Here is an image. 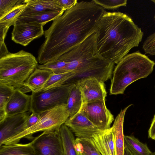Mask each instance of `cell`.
<instances>
[{
    "label": "cell",
    "instance_id": "f35d334b",
    "mask_svg": "<svg viewBox=\"0 0 155 155\" xmlns=\"http://www.w3.org/2000/svg\"><path fill=\"white\" fill-rule=\"evenodd\" d=\"M77 152H78V155H82L79 152H78V151H77Z\"/></svg>",
    "mask_w": 155,
    "mask_h": 155
},
{
    "label": "cell",
    "instance_id": "2e32d148",
    "mask_svg": "<svg viewBox=\"0 0 155 155\" xmlns=\"http://www.w3.org/2000/svg\"><path fill=\"white\" fill-rule=\"evenodd\" d=\"M27 6L20 15L49 11H64L56 0H24Z\"/></svg>",
    "mask_w": 155,
    "mask_h": 155
},
{
    "label": "cell",
    "instance_id": "277c9868",
    "mask_svg": "<svg viewBox=\"0 0 155 155\" xmlns=\"http://www.w3.org/2000/svg\"><path fill=\"white\" fill-rule=\"evenodd\" d=\"M38 64L35 57L28 52L10 53L0 58V83L20 89Z\"/></svg>",
    "mask_w": 155,
    "mask_h": 155
},
{
    "label": "cell",
    "instance_id": "d6a6232c",
    "mask_svg": "<svg viewBox=\"0 0 155 155\" xmlns=\"http://www.w3.org/2000/svg\"><path fill=\"white\" fill-rule=\"evenodd\" d=\"M10 53L8 51L5 41L0 42V58L6 56Z\"/></svg>",
    "mask_w": 155,
    "mask_h": 155
},
{
    "label": "cell",
    "instance_id": "ac0fdd59",
    "mask_svg": "<svg viewBox=\"0 0 155 155\" xmlns=\"http://www.w3.org/2000/svg\"><path fill=\"white\" fill-rule=\"evenodd\" d=\"M64 11H49L34 13L26 15H20L17 19L28 23L45 25L62 15Z\"/></svg>",
    "mask_w": 155,
    "mask_h": 155
},
{
    "label": "cell",
    "instance_id": "7c38bea8",
    "mask_svg": "<svg viewBox=\"0 0 155 155\" xmlns=\"http://www.w3.org/2000/svg\"><path fill=\"white\" fill-rule=\"evenodd\" d=\"M64 124L78 138L90 139L94 134L104 131L99 129L80 112L68 118Z\"/></svg>",
    "mask_w": 155,
    "mask_h": 155
},
{
    "label": "cell",
    "instance_id": "e0dca14e",
    "mask_svg": "<svg viewBox=\"0 0 155 155\" xmlns=\"http://www.w3.org/2000/svg\"><path fill=\"white\" fill-rule=\"evenodd\" d=\"M132 104H130L122 109L116 117L111 127L114 135L115 155H123L124 143V122L127 109Z\"/></svg>",
    "mask_w": 155,
    "mask_h": 155
},
{
    "label": "cell",
    "instance_id": "d590c367",
    "mask_svg": "<svg viewBox=\"0 0 155 155\" xmlns=\"http://www.w3.org/2000/svg\"><path fill=\"white\" fill-rule=\"evenodd\" d=\"M123 155H132L129 150L125 147L124 149Z\"/></svg>",
    "mask_w": 155,
    "mask_h": 155
},
{
    "label": "cell",
    "instance_id": "60d3db41",
    "mask_svg": "<svg viewBox=\"0 0 155 155\" xmlns=\"http://www.w3.org/2000/svg\"></svg>",
    "mask_w": 155,
    "mask_h": 155
},
{
    "label": "cell",
    "instance_id": "e575fe53",
    "mask_svg": "<svg viewBox=\"0 0 155 155\" xmlns=\"http://www.w3.org/2000/svg\"><path fill=\"white\" fill-rule=\"evenodd\" d=\"M155 128V114L151 121L150 127L149 128L150 129H152Z\"/></svg>",
    "mask_w": 155,
    "mask_h": 155
},
{
    "label": "cell",
    "instance_id": "52a82bcc",
    "mask_svg": "<svg viewBox=\"0 0 155 155\" xmlns=\"http://www.w3.org/2000/svg\"><path fill=\"white\" fill-rule=\"evenodd\" d=\"M105 100H97L82 104V113L100 130H108L114 120L113 115L106 106Z\"/></svg>",
    "mask_w": 155,
    "mask_h": 155
},
{
    "label": "cell",
    "instance_id": "836d02e7",
    "mask_svg": "<svg viewBox=\"0 0 155 155\" xmlns=\"http://www.w3.org/2000/svg\"><path fill=\"white\" fill-rule=\"evenodd\" d=\"M149 138L153 140H155V128L153 129L148 131Z\"/></svg>",
    "mask_w": 155,
    "mask_h": 155
},
{
    "label": "cell",
    "instance_id": "6da1fadb",
    "mask_svg": "<svg viewBox=\"0 0 155 155\" xmlns=\"http://www.w3.org/2000/svg\"><path fill=\"white\" fill-rule=\"evenodd\" d=\"M104 12L92 1H82L53 21L44 32L37 58L39 64L57 59L97 31Z\"/></svg>",
    "mask_w": 155,
    "mask_h": 155
},
{
    "label": "cell",
    "instance_id": "603a6c76",
    "mask_svg": "<svg viewBox=\"0 0 155 155\" xmlns=\"http://www.w3.org/2000/svg\"><path fill=\"white\" fill-rule=\"evenodd\" d=\"M75 73V72H70L60 74H52L45 83L41 91L64 84L67 80L74 75Z\"/></svg>",
    "mask_w": 155,
    "mask_h": 155
},
{
    "label": "cell",
    "instance_id": "ffe728a7",
    "mask_svg": "<svg viewBox=\"0 0 155 155\" xmlns=\"http://www.w3.org/2000/svg\"><path fill=\"white\" fill-rule=\"evenodd\" d=\"M59 133L62 142L64 155H78L74 134L64 124L61 127Z\"/></svg>",
    "mask_w": 155,
    "mask_h": 155
},
{
    "label": "cell",
    "instance_id": "9c48e42d",
    "mask_svg": "<svg viewBox=\"0 0 155 155\" xmlns=\"http://www.w3.org/2000/svg\"><path fill=\"white\" fill-rule=\"evenodd\" d=\"M44 25L17 19L11 33L12 40L16 43L26 46L34 40L44 34Z\"/></svg>",
    "mask_w": 155,
    "mask_h": 155
},
{
    "label": "cell",
    "instance_id": "484cf974",
    "mask_svg": "<svg viewBox=\"0 0 155 155\" xmlns=\"http://www.w3.org/2000/svg\"><path fill=\"white\" fill-rule=\"evenodd\" d=\"M26 6V3L17 6L3 17L0 18V24L9 27L13 25L18 17L25 10Z\"/></svg>",
    "mask_w": 155,
    "mask_h": 155
},
{
    "label": "cell",
    "instance_id": "8fae6325",
    "mask_svg": "<svg viewBox=\"0 0 155 155\" xmlns=\"http://www.w3.org/2000/svg\"><path fill=\"white\" fill-rule=\"evenodd\" d=\"M31 110L15 115L7 117L0 122V146L5 142L24 131L26 121L31 113Z\"/></svg>",
    "mask_w": 155,
    "mask_h": 155
},
{
    "label": "cell",
    "instance_id": "4316f807",
    "mask_svg": "<svg viewBox=\"0 0 155 155\" xmlns=\"http://www.w3.org/2000/svg\"><path fill=\"white\" fill-rule=\"evenodd\" d=\"M24 0H0V18L17 6L24 4Z\"/></svg>",
    "mask_w": 155,
    "mask_h": 155
},
{
    "label": "cell",
    "instance_id": "83f0119b",
    "mask_svg": "<svg viewBox=\"0 0 155 155\" xmlns=\"http://www.w3.org/2000/svg\"><path fill=\"white\" fill-rule=\"evenodd\" d=\"M92 1L104 9H114L121 6H126L127 0H93Z\"/></svg>",
    "mask_w": 155,
    "mask_h": 155
},
{
    "label": "cell",
    "instance_id": "74e56055",
    "mask_svg": "<svg viewBox=\"0 0 155 155\" xmlns=\"http://www.w3.org/2000/svg\"><path fill=\"white\" fill-rule=\"evenodd\" d=\"M151 1L155 4V0H151Z\"/></svg>",
    "mask_w": 155,
    "mask_h": 155
},
{
    "label": "cell",
    "instance_id": "5bb4252c",
    "mask_svg": "<svg viewBox=\"0 0 155 155\" xmlns=\"http://www.w3.org/2000/svg\"><path fill=\"white\" fill-rule=\"evenodd\" d=\"M52 74L49 70L37 68L20 90L24 93L30 91L34 93L40 92Z\"/></svg>",
    "mask_w": 155,
    "mask_h": 155
},
{
    "label": "cell",
    "instance_id": "7402d4cb",
    "mask_svg": "<svg viewBox=\"0 0 155 155\" xmlns=\"http://www.w3.org/2000/svg\"><path fill=\"white\" fill-rule=\"evenodd\" d=\"M124 147L132 155H150L152 153L147 144L141 142L134 136H124Z\"/></svg>",
    "mask_w": 155,
    "mask_h": 155
},
{
    "label": "cell",
    "instance_id": "9a60e30c",
    "mask_svg": "<svg viewBox=\"0 0 155 155\" xmlns=\"http://www.w3.org/2000/svg\"><path fill=\"white\" fill-rule=\"evenodd\" d=\"M89 139L102 155H115L114 135L111 127L94 134Z\"/></svg>",
    "mask_w": 155,
    "mask_h": 155
},
{
    "label": "cell",
    "instance_id": "44dd1931",
    "mask_svg": "<svg viewBox=\"0 0 155 155\" xmlns=\"http://www.w3.org/2000/svg\"><path fill=\"white\" fill-rule=\"evenodd\" d=\"M66 105L69 118L74 117L80 111L82 105V95L75 84H74L71 91Z\"/></svg>",
    "mask_w": 155,
    "mask_h": 155
},
{
    "label": "cell",
    "instance_id": "1f68e13d",
    "mask_svg": "<svg viewBox=\"0 0 155 155\" xmlns=\"http://www.w3.org/2000/svg\"><path fill=\"white\" fill-rule=\"evenodd\" d=\"M9 27L0 24V42H4Z\"/></svg>",
    "mask_w": 155,
    "mask_h": 155
},
{
    "label": "cell",
    "instance_id": "8992f818",
    "mask_svg": "<svg viewBox=\"0 0 155 155\" xmlns=\"http://www.w3.org/2000/svg\"><path fill=\"white\" fill-rule=\"evenodd\" d=\"M74 84L61 86L37 93L32 92L31 111L41 114L57 106L66 104Z\"/></svg>",
    "mask_w": 155,
    "mask_h": 155
},
{
    "label": "cell",
    "instance_id": "ab89813d",
    "mask_svg": "<svg viewBox=\"0 0 155 155\" xmlns=\"http://www.w3.org/2000/svg\"><path fill=\"white\" fill-rule=\"evenodd\" d=\"M154 19H155V16H154Z\"/></svg>",
    "mask_w": 155,
    "mask_h": 155
},
{
    "label": "cell",
    "instance_id": "8d00e7d4",
    "mask_svg": "<svg viewBox=\"0 0 155 155\" xmlns=\"http://www.w3.org/2000/svg\"><path fill=\"white\" fill-rule=\"evenodd\" d=\"M150 155H155V151L151 153Z\"/></svg>",
    "mask_w": 155,
    "mask_h": 155
},
{
    "label": "cell",
    "instance_id": "cb8c5ba5",
    "mask_svg": "<svg viewBox=\"0 0 155 155\" xmlns=\"http://www.w3.org/2000/svg\"><path fill=\"white\" fill-rule=\"evenodd\" d=\"M75 142L77 151L82 155H102L89 139L77 138Z\"/></svg>",
    "mask_w": 155,
    "mask_h": 155
},
{
    "label": "cell",
    "instance_id": "ba28073f",
    "mask_svg": "<svg viewBox=\"0 0 155 155\" xmlns=\"http://www.w3.org/2000/svg\"><path fill=\"white\" fill-rule=\"evenodd\" d=\"M32 141L33 145L38 155H64L59 130L43 132Z\"/></svg>",
    "mask_w": 155,
    "mask_h": 155
},
{
    "label": "cell",
    "instance_id": "7a4b0ae2",
    "mask_svg": "<svg viewBox=\"0 0 155 155\" xmlns=\"http://www.w3.org/2000/svg\"><path fill=\"white\" fill-rule=\"evenodd\" d=\"M96 47L104 59L117 64L142 41L143 32L130 16L105 11L97 30Z\"/></svg>",
    "mask_w": 155,
    "mask_h": 155
},
{
    "label": "cell",
    "instance_id": "5b68a950",
    "mask_svg": "<svg viewBox=\"0 0 155 155\" xmlns=\"http://www.w3.org/2000/svg\"><path fill=\"white\" fill-rule=\"evenodd\" d=\"M40 114V119L36 124L8 139L4 144L18 143L23 138L33 140L35 138L33 135L38 132L59 131L69 117L66 104L57 106Z\"/></svg>",
    "mask_w": 155,
    "mask_h": 155
},
{
    "label": "cell",
    "instance_id": "4dcf8cb0",
    "mask_svg": "<svg viewBox=\"0 0 155 155\" xmlns=\"http://www.w3.org/2000/svg\"><path fill=\"white\" fill-rule=\"evenodd\" d=\"M64 11L69 10L75 6L78 3L76 0H56Z\"/></svg>",
    "mask_w": 155,
    "mask_h": 155
},
{
    "label": "cell",
    "instance_id": "4fadbf2b",
    "mask_svg": "<svg viewBox=\"0 0 155 155\" xmlns=\"http://www.w3.org/2000/svg\"><path fill=\"white\" fill-rule=\"evenodd\" d=\"M31 102V95L23 93L19 89H15L5 107L6 117L30 111Z\"/></svg>",
    "mask_w": 155,
    "mask_h": 155
},
{
    "label": "cell",
    "instance_id": "d6986e66",
    "mask_svg": "<svg viewBox=\"0 0 155 155\" xmlns=\"http://www.w3.org/2000/svg\"><path fill=\"white\" fill-rule=\"evenodd\" d=\"M33 141L25 144L15 143L0 146V155H38Z\"/></svg>",
    "mask_w": 155,
    "mask_h": 155
},
{
    "label": "cell",
    "instance_id": "d4e9b609",
    "mask_svg": "<svg viewBox=\"0 0 155 155\" xmlns=\"http://www.w3.org/2000/svg\"><path fill=\"white\" fill-rule=\"evenodd\" d=\"M14 90L11 87L0 83V122L6 117L5 107Z\"/></svg>",
    "mask_w": 155,
    "mask_h": 155
},
{
    "label": "cell",
    "instance_id": "3957f363",
    "mask_svg": "<svg viewBox=\"0 0 155 155\" xmlns=\"http://www.w3.org/2000/svg\"><path fill=\"white\" fill-rule=\"evenodd\" d=\"M155 62L139 51L127 54L116 65L113 72L110 94H123L133 82L147 77L153 72Z\"/></svg>",
    "mask_w": 155,
    "mask_h": 155
},
{
    "label": "cell",
    "instance_id": "f546056e",
    "mask_svg": "<svg viewBox=\"0 0 155 155\" xmlns=\"http://www.w3.org/2000/svg\"><path fill=\"white\" fill-rule=\"evenodd\" d=\"M40 117V114L31 113L25 124V130L30 127L36 124L39 120Z\"/></svg>",
    "mask_w": 155,
    "mask_h": 155
},
{
    "label": "cell",
    "instance_id": "f1b7e54d",
    "mask_svg": "<svg viewBox=\"0 0 155 155\" xmlns=\"http://www.w3.org/2000/svg\"><path fill=\"white\" fill-rule=\"evenodd\" d=\"M143 49L146 54L155 55V32L149 36L144 41Z\"/></svg>",
    "mask_w": 155,
    "mask_h": 155
},
{
    "label": "cell",
    "instance_id": "30bf717a",
    "mask_svg": "<svg viewBox=\"0 0 155 155\" xmlns=\"http://www.w3.org/2000/svg\"><path fill=\"white\" fill-rule=\"evenodd\" d=\"M104 82L95 78L89 77L75 84L81 92L82 104L97 100H105L107 93Z\"/></svg>",
    "mask_w": 155,
    "mask_h": 155
}]
</instances>
